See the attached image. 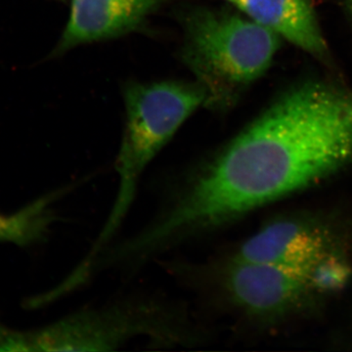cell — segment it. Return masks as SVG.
Masks as SVG:
<instances>
[{
	"mask_svg": "<svg viewBox=\"0 0 352 352\" xmlns=\"http://www.w3.org/2000/svg\"><path fill=\"white\" fill-rule=\"evenodd\" d=\"M351 161V92L303 83L189 173L143 227L141 240L164 252L307 188Z\"/></svg>",
	"mask_w": 352,
	"mask_h": 352,
	"instance_id": "1",
	"label": "cell"
},
{
	"mask_svg": "<svg viewBox=\"0 0 352 352\" xmlns=\"http://www.w3.org/2000/svg\"><path fill=\"white\" fill-rule=\"evenodd\" d=\"M138 339L164 347L196 344L200 336L179 307L124 300L69 315L41 330L11 331L6 351H113Z\"/></svg>",
	"mask_w": 352,
	"mask_h": 352,
	"instance_id": "2",
	"label": "cell"
},
{
	"mask_svg": "<svg viewBox=\"0 0 352 352\" xmlns=\"http://www.w3.org/2000/svg\"><path fill=\"white\" fill-rule=\"evenodd\" d=\"M207 101V91L200 83L161 82L127 88L126 127L115 164L118 191L87 259L94 261L119 230L146 168L183 122Z\"/></svg>",
	"mask_w": 352,
	"mask_h": 352,
	"instance_id": "3",
	"label": "cell"
},
{
	"mask_svg": "<svg viewBox=\"0 0 352 352\" xmlns=\"http://www.w3.org/2000/svg\"><path fill=\"white\" fill-rule=\"evenodd\" d=\"M279 38L250 18L199 9L187 19L183 58L207 91V104L227 106L268 69Z\"/></svg>",
	"mask_w": 352,
	"mask_h": 352,
	"instance_id": "4",
	"label": "cell"
},
{
	"mask_svg": "<svg viewBox=\"0 0 352 352\" xmlns=\"http://www.w3.org/2000/svg\"><path fill=\"white\" fill-rule=\"evenodd\" d=\"M207 281L221 302L254 319L274 318L318 291L316 275L226 258L207 266Z\"/></svg>",
	"mask_w": 352,
	"mask_h": 352,
	"instance_id": "5",
	"label": "cell"
},
{
	"mask_svg": "<svg viewBox=\"0 0 352 352\" xmlns=\"http://www.w3.org/2000/svg\"><path fill=\"white\" fill-rule=\"evenodd\" d=\"M332 243L318 227L293 219L271 222L241 244L228 258L275 264L318 274L333 256Z\"/></svg>",
	"mask_w": 352,
	"mask_h": 352,
	"instance_id": "6",
	"label": "cell"
},
{
	"mask_svg": "<svg viewBox=\"0 0 352 352\" xmlns=\"http://www.w3.org/2000/svg\"><path fill=\"white\" fill-rule=\"evenodd\" d=\"M160 0H73L68 25L58 50L117 38L135 30Z\"/></svg>",
	"mask_w": 352,
	"mask_h": 352,
	"instance_id": "7",
	"label": "cell"
},
{
	"mask_svg": "<svg viewBox=\"0 0 352 352\" xmlns=\"http://www.w3.org/2000/svg\"><path fill=\"white\" fill-rule=\"evenodd\" d=\"M250 19L258 23L319 58L327 56V45L310 0H228Z\"/></svg>",
	"mask_w": 352,
	"mask_h": 352,
	"instance_id": "8",
	"label": "cell"
},
{
	"mask_svg": "<svg viewBox=\"0 0 352 352\" xmlns=\"http://www.w3.org/2000/svg\"><path fill=\"white\" fill-rule=\"evenodd\" d=\"M61 194L54 192L16 214H0V241L27 245L41 240L54 221L51 204Z\"/></svg>",
	"mask_w": 352,
	"mask_h": 352,
	"instance_id": "9",
	"label": "cell"
},
{
	"mask_svg": "<svg viewBox=\"0 0 352 352\" xmlns=\"http://www.w3.org/2000/svg\"><path fill=\"white\" fill-rule=\"evenodd\" d=\"M9 330L7 329L2 327L0 325V351H2L3 349L4 344H6L7 336H8Z\"/></svg>",
	"mask_w": 352,
	"mask_h": 352,
	"instance_id": "10",
	"label": "cell"
},
{
	"mask_svg": "<svg viewBox=\"0 0 352 352\" xmlns=\"http://www.w3.org/2000/svg\"><path fill=\"white\" fill-rule=\"evenodd\" d=\"M347 3H349V7H351L352 11V0H346Z\"/></svg>",
	"mask_w": 352,
	"mask_h": 352,
	"instance_id": "11",
	"label": "cell"
}]
</instances>
